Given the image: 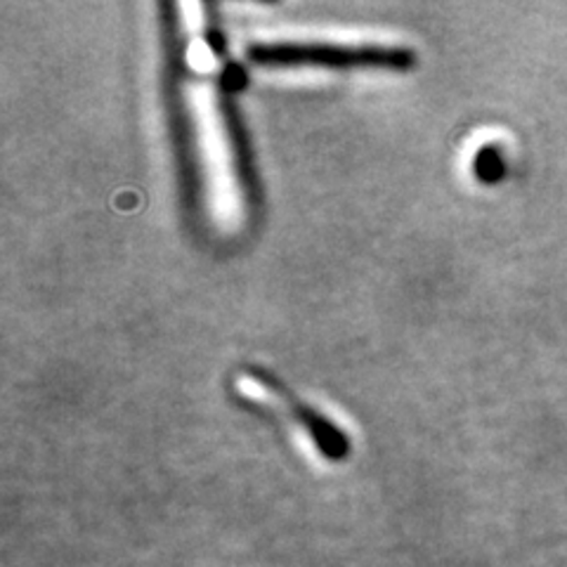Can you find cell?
I'll return each mask as SVG.
<instances>
[{"instance_id": "obj_1", "label": "cell", "mask_w": 567, "mask_h": 567, "mask_svg": "<svg viewBox=\"0 0 567 567\" xmlns=\"http://www.w3.org/2000/svg\"><path fill=\"white\" fill-rule=\"evenodd\" d=\"M248 58L265 66H327V69H395L414 64V52L390 45L333 43H258Z\"/></svg>"}, {"instance_id": "obj_2", "label": "cell", "mask_w": 567, "mask_h": 567, "mask_svg": "<svg viewBox=\"0 0 567 567\" xmlns=\"http://www.w3.org/2000/svg\"><path fill=\"white\" fill-rule=\"evenodd\" d=\"M248 379H251L262 393H268L277 404L287 406L291 419L308 433V437L315 442V447L322 452L327 458H343L348 452V440L343 431L336 429V425L319 414L317 410L303 400H298L291 390L284 385L268 369H251L248 371Z\"/></svg>"}]
</instances>
